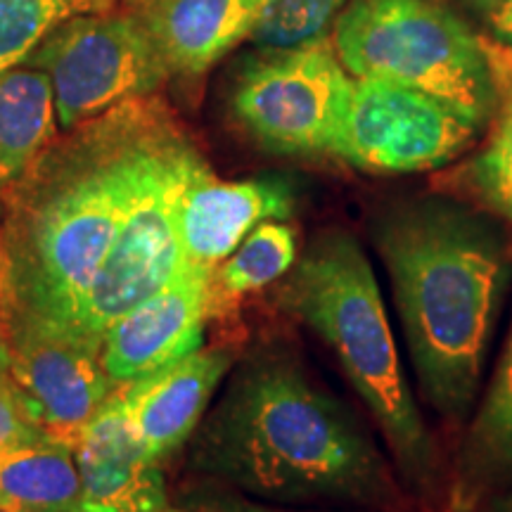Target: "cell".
<instances>
[{"label":"cell","instance_id":"ba28073f","mask_svg":"<svg viewBox=\"0 0 512 512\" xmlns=\"http://www.w3.org/2000/svg\"><path fill=\"white\" fill-rule=\"evenodd\" d=\"M354 76L332 38L275 50L245 64L233 88L235 119L264 150L278 155H335L349 112Z\"/></svg>","mask_w":512,"mask_h":512},{"label":"cell","instance_id":"52a82bcc","mask_svg":"<svg viewBox=\"0 0 512 512\" xmlns=\"http://www.w3.org/2000/svg\"><path fill=\"white\" fill-rule=\"evenodd\" d=\"M22 64L41 69L50 79L57 124L64 131L121 102L150 98L171 76L133 5L67 19Z\"/></svg>","mask_w":512,"mask_h":512},{"label":"cell","instance_id":"4fadbf2b","mask_svg":"<svg viewBox=\"0 0 512 512\" xmlns=\"http://www.w3.org/2000/svg\"><path fill=\"white\" fill-rule=\"evenodd\" d=\"M81 494L76 512H162L169 503L162 463L150 456L112 389L74 444Z\"/></svg>","mask_w":512,"mask_h":512},{"label":"cell","instance_id":"d4e9b609","mask_svg":"<svg viewBox=\"0 0 512 512\" xmlns=\"http://www.w3.org/2000/svg\"><path fill=\"white\" fill-rule=\"evenodd\" d=\"M486 12L489 27L494 31L496 41L512 50V0H496Z\"/></svg>","mask_w":512,"mask_h":512},{"label":"cell","instance_id":"44dd1931","mask_svg":"<svg viewBox=\"0 0 512 512\" xmlns=\"http://www.w3.org/2000/svg\"><path fill=\"white\" fill-rule=\"evenodd\" d=\"M133 0H0V72L22 64L55 27L76 15L110 12Z\"/></svg>","mask_w":512,"mask_h":512},{"label":"cell","instance_id":"484cf974","mask_svg":"<svg viewBox=\"0 0 512 512\" xmlns=\"http://www.w3.org/2000/svg\"><path fill=\"white\" fill-rule=\"evenodd\" d=\"M470 512H512V486L501 491V494L486 498L482 505H477V508Z\"/></svg>","mask_w":512,"mask_h":512},{"label":"cell","instance_id":"7402d4cb","mask_svg":"<svg viewBox=\"0 0 512 512\" xmlns=\"http://www.w3.org/2000/svg\"><path fill=\"white\" fill-rule=\"evenodd\" d=\"M342 10L344 0H266L249 41L264 53L309 46L325 38Z\"/></svg>","mask_w":512,"mask_h":512},{"label":"cell","instance_id":"3957f363","mask_svg":"<svg viewBox=\"0 0 512 512\" xmlns=\"http://www.w3.org/2000/svg\"><path fill=\"white\" fill-rule=\"evenodd\" d=\"M403 339L425 401L448 422L472 411L512 285V245L494 216L422 197L373 221Z\"/></svg>","mask_w":512,"mask_h":512},{"label":"cell","instance_id":"2e32d148","mask_svg":"<svg viewBox=\"0 0 512 512\" xmlns=\"http://www.w3.org/2000/svg\"><path fill=\"white\" fill-rule=\"evenodd\" d=\"M512 486V325L446 479L441 512H470Z\"/></svg>","mask_w":512,"mask_h":512},{"label":"cell","instance_id":"8992f818","mask_svg":"<svg viewBox=\"0 0 512 512\" xmlns=\"http://www.w3.org/2000/svg\"><path fill=\"white\" fill-rule=\"evenodd\" d=\"M200 150L181 126L171 124L147 159L105 264L76 311L69 337L93 344L114 320L169 283L183 266L176 233V204Z\"/></svg>","mask_w":512,"mask_h":512},{"label":"cell","instance_id":"cb8c5ba5","mask_svg":"<svg viewBox=\"0 0 512 512\" xmlns=\"http://www.w3.org/2000/svg\"><path fill=\"white\" fill-rule=\"evenodd\" d=\"M162 512H299L249 501L235 494H192L176 503H166Z\"/></svg>","mask_w":512,"mask_h":512},{"label":"cell","instance_id":"ac0fdd59","mask_svg":"<svg viewBox=\"0 0 512 512\" xmlns=\"http://www.w3.org/2000/svg\"><path fill=\"white\" fill-rule=\"evenodd\" d=\"M496 88V110L486 143L460 166L453 183L486 214L512 223V50L482 36Z\"/></svg>","mask_w":512,"mask_h":512},{"label":"cell","instance_id":"30bf717a","mask_svg":"<svg viewBox=\"0 0 512 512\" xmlns=\"http://www.w3.org/2000/svg\"><path fill=\"white\" fill-rule=\"evenodd\" d=\"M8 370L38 430L69 446L114 389L100 349L57 332H8Z\"/></svg>","mask_w":512,"mask_h":512},{"label":"cell","instance_id":"277c9868","mask_svg":"<svg viewBox=\"0 0 512 512\" xmlns=\"http://www.w3.org/2000/svg\"><path fill=\"white\" fill-rule=\"evenodd\" d=\"M278 283V306L335 354L380 427L406 489L441 508L448 465L403 373L380 285L358 240L347 230H325Z\"/></svg>","mask_w":512,"mask_h":512},{"label":"cell","instance_id":"603a6c76","mask_svg":"<svg viewBox=\"0 0 512 512\" xmlns=\"http://www.w3.org/2000/svg\"><path fill=\"white\" fill-rule=\"evenodd\" d=\"M34 437H46V434L34 425L17 392L8 370V358H0V448Z\"/></svg>","mask_w":512,"mask_h":512},{"label":"cell","instance_id":"5b68a950","mask_svg":"<svg viewBox=\"0 0 512 512\" xmlns=\"http://www.w3.org/2000/svg\"><path fill=\"white\" fill-rule=\"evenodd\" d=\"M332 46L356 79L411 86L482 128L494 117L496 88L482 36L444 0H351L335 19Z\"/></svg>","mask_w":512,"mask_h":512},{"label":"cell","instance_id":"8fae6325","mask_svg":"<svg viewBox=\"0 0 512 512\" xmlns=\"http://www.w3.org/2000/svg\"><path fill=\"white\" fill-rule=\"evenodd\" d=\"M209 271L185 264L162 290L114 320L100 339V361L114 387L157 373L202 347L211 318Z\"/></svg>","mask_w":512,"mask_h":512},{"label":"cell","instance_id":"5bb4252c","mask_svg":"<svg viewBox=\"0 0 512 512\" xmlns=\"http://www.w3.org/2000/svg\"><path fill=\"white\" fill-rule=\"evenodd\" d=\"M233 363L228 349L200 347L157 373L119 384L128 418L152 458L162 463L195 434Z\"/></svg>","mask_w":512,"mask_h":512},{"label":"cell","instance_id":"6da1fadb","mask_svg":"<svg viewBox=\"0 0 512 512\" xmlns=\"http://www.w3.org/2000/svg\"><path fill=\"white\" fill-rule=\"evenodd\" d=\"M155 98L69 128L3 192L0 304L8 332L69 335L152 152L174 124Z\"/></svg>","mask_w":512,"mask_h":512},{"label":"cell","instance_id":"7a4b0ae2","mask_svg":"<svg viewBox=\"0 0 512 512\" xmlns=\"http://www.w3.org/2000/svg\"><path fill=\"white\" fill-rule=\"evenodd\" d=\"M190 439L192 467L242 494L366 512L406 508L399 475L368 427L283 347L245 358Z\"/></svg>","mask_w":512,"mask_h":512},{"label":"cell","instance_id":"ffe728a7","mask_svg":"<svg viewBox=\"0 0 512 512\" xmlns=\"http://www.w3.org/2000/svg\"><path fill=\"white\" fill-rule=\"evenodd\" d=\"M299 259L297 233L287 221L259 223L209 275L211 316L283 280Z\"/></svg>","mask_w":512,"mask_h":512},{"label":"cell","instance_id":"7c38bea8","mask_svg":"<svg viewBox=\"0 0 512 512\" xmlns=\"http://www.w3.org/2000/svg\"><path fill=\"white\" fill-rule=\"evenodd\" d=\"M294 190L283 178L221 181L207 159L192 169L176 204V233L185 264L214 271L264 221H287Z\"/></svg>","mask_w":512,"mask_h":512},{"label":"cell","instance_id":"e0dca14e","mask_svg":"<svg viewBox=\"0 0 512 512\" xmlns=\"http://www.w3.org/2000/svg\"><path fill=\"white\" fill-rule=\"evenodd\" d=\"M79 494L74 446L34 437L0 448V512H76Z\"/></svg>","mask_w":512,"mask_h":512},{"label":"cell","instance_id":"83f0119b","mask_svg":"<svg viewBox=\"0 0 512 512\" xmlns=\"http://www.w3.org/2000/svg\"><path fill=\"white\" fill-rule=\"evenodd\" d=\"M472 3H477V5H479V8H482V10H489V8H491V5H494V3H496V0H472Z\"/></svg>","mask_w":512,"mask_h":512},{"label":"cell","instance_id":"9a60e30c","mask_svg":"<svg viewBox=\"0 0 512 512\" xmlns=\"http://www.w3.org/2000/svg\"><path fill=\"white\" fill-rule=\"evenodd\" d=\"M171 76H200L252 36L266 0H133Z\"/></svg>","mask_w":512,"mask_h":512},{"label":"cell","instance_id":"d6986e66","mask_svg":"<svg viewBox=\"0 0 512 512\" xmlns=\"http://www.w3.org/2000/svg\"><path fill=\"white\" fill-rule=\"evenodd\" d=\"M50 79L29 64L0 72V190H8L55 140Z\"/></svg>","mask_w":512,"mask_h":512},{"label":"cell","instance_id":"9c48e42d","mask_svg":"<svg viewBox=\"0 0 512 512\" xmlns=\"http://www.w3.org/2000/svg\"><path fill=\"white\" fill-rule=\"evenodd\" d=\"M482 126L411 86L356 79L335 159L366 174H420L463 155Z\"/></svg>","mask_w":512,"mask_h":512},{"label":"cell","instance_id":"f1b7e54d","mask_svg":"<svg viewBox=\"0 0 512 512\" xmlns=\"http://www.w3.org/2000/svg\"><path fill=\"white\" fill-rule=\"evenodd\" d=\"M0 211H3V190H0Z\"/></svg>","mask_w":512,"mask_h":512},{"label":"cell","instance_id":"4316f807","mask_svg":"<svg viewBox=\"0 0 512 512\" xmlns=\"http://www.w3.org/2000/svg\"><path fill=\"white\" fill-rule=\"evenodd\" d=\"M0 358H8V318L3 304H0Z\"/></svg>","mask_w":512,"mask_h":512}]
</instances>
